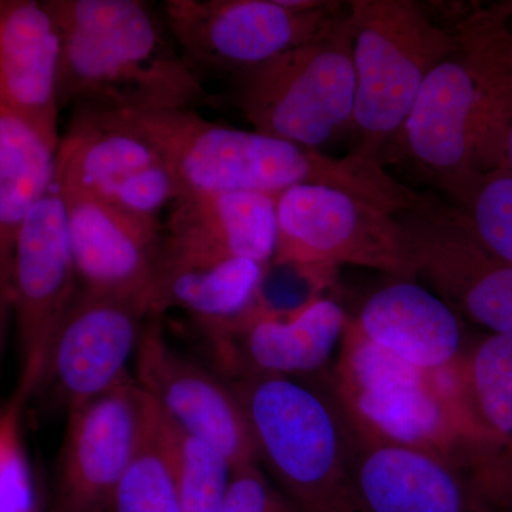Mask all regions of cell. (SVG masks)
<instances>
[{
  "label": "cell",
  "mask_w": 512,
  "mask_h": 512,
  "mask_svg": "<svg viewBox=\"0 0 512 512\" xmlns=\"http://www.w3.org/2000/svg\"><path fill=\"white\" fill-rule=\"evenodd\" d=\"M170 168L180 198L215 192L275 195L295 185H325L397 214L416 191L394 180L379 160L335 158L252 130L222 126L195 109L123 111ZM178 198V200H180Z\"/></svg>",
  "instance_id": "cell-1"
},
{
  "label": "cell",
  "mask_w": 512,
  "mask_h": 512,
  "mask_svg": "<svg viewBox=\"0 0 512 512\" xmlns=\"http://www.w3.org/2000/svg\"><path fill=\"white\" fill-rule=\"evenodd\" d=\"M60 35L59 106L195 109L208 100L163 13L143 0H46Z\"/></svg>",
  "instance_id": "cell-2"
},
{
  "label": "cell",
  "mask_w": 512,
  "mask_h": 512,
  "mask_svg": "<svg viewBox=\"0 0 512 512\" xmlns=\"http://www.w3.org/2000/svg\"><path fill=\"white\" fill-rule=\"evenodd\" d=\"M335 372V399L350 423L386 443L461 467L488 456L468 421L456 363L424 370L360 335L349 320Z\"/></svg>",
  "instance_id": "cell-3"
},
{
  "label": "cell",
  "mask_w": 512,
  "mask_h": 512,
  "mask_svg": "<svg viewBox=\"0 0 512 512\" xmlns=\"http://www.w3.org/2000/svg\"><path fill=\"white\" fill-rule=\"evenodd\" d=\"M272 483L301 512H362L353 488L345 423L333 400L284 376L228 382Z\"/></svg>",
  "instance_id": "cell-4"
},
{
  "label": "cell",
  "mask_w": 512,
  "mask_h": 512,
  "mask_svg": "<svg viewBox=\"0 0 512 512\" xmlns=\"http://www.w3.org/2000/svg\"><path fill=\"white\" fill-rule=\"evenodd\" d=\"M234 80L235 104L255 131L318 150L355 109L349 10L336 13L309 42Z\"/></svg>",
  "instance_id": "cell-5"
},
{
  "label": "cell",
  "mask_w": 512,
  "mask_h": 512,
  "mask_svg": "<svg viewBox=\"0 0 512 512\" xmlns=\"http://www.w3.org/2000/svg\"><path fill=\"white\" fill-rule=\"evenodd\" d=\"M356 73L353 123L357 153L380 161L389 138L402 127L431 70L457 55L453 30L440 28L410 0L349 3Z\"/></svg>",
  "instance_id": "cell-6"
},
{
  "label": "cell",
  "mask_w": 512,
  "mask_h": 512,
  "mask_svg": "<svg viewBox=\"0 0 512 512\" xmlns=\"http://www.w3.org/2000/svg\"><path fill=\"white\" fill-rule=\"evenodd\" d=\"M272 264L293 266L312 279L339 265L416 279L396 215L325 185H295L276 197Z\"/></svg>",
  "instance_id": "cell-7"
},
{
  "label": "cell",
  "mask_w": 512,
  "mask_h": 512,
  "mask_svg": "<svg viewBox=\"0 0 512 512\" xmlns=\"http://www.w3.org/2000/svg\"><path fill=\"white\" fill-rule=\"evenodd\" d=\"M63 192L97 198L146 220L180 198L170 168L123 111L74 107L57 148Z\"/></svg>",
  "instance_id": "cell-8"
},
{
  "label": "cell",
  "mask_w": 512,
  "mask_h": 512,
  "mask_svg": "<svg viewBox=\"0 0 512 512\" xmlns=\"http://www.w3.org/2000/svg\"><path fill=\"white\" fill-rule=\"evenodd\" d=\"M167 28L185 62L202 72L238 74L313 39L339 3L292 8L285 0H165Z\"/></svg>",
  "instance_id": "cell-9"
},
{
  "label": "cell",
  "mask_w": 512,
  "mask_h": 512,
  "mask_svg": "<svg viewBox=\"0 0 512 512\" xmlns=\"http://www.w3.org/2000/svg\"><path fill=\"white\" fill-rule=\"evenodd\" d=\"M79 291L66 204L55 177L20 229L13 256L12 312L20 355L16 386L30 396L45 380L53 342Z\"/></svg>",
  "instance_id": "cell-10"
},
{
  "label": "cell",
  "mask_w": 512,
  "mask_h": 512,
  "mask_svg": "<svg viewBox=\"0 0 512 512\" xmlns=\"http://www.w3.org/2000/svg\"><path fill=\"white\" fill-rule=\"evenodd\" d=\"M406 235L414 278L491 333L512 335V265L471 235L460 212L430 195L396 214Z\"/></svg>",
  "instance_id": "cell-11"
},
{
  "label": "cell",
  "mask_w": 512,
  "mask_h": 512,
  "mask_svg": "<svg viewBox=\"0 0 512 512\" xmlns=\"http://www.w3.org/2000/svg\"><path fill=\"white\" fill-rule=\"evenodd\" d=\"M133 363L138 389L168 419L220 451L232 470L259 466L247 417L231 384L173 348L158 316L148 319Z\"/></svg>",
  "instance_id": "cell-12"
},
{
  "label": "cell",
  "mask_w": 512,
  "mask_h": 512,
  "mask_svg": "<svg viewBox=\"0 0 512 512\" xmlns=\"http://www.w3.org/2000/svg\"><path fill=\"white\" fill-rule=\"evenodd\" d=\"M348 323L332 299L312 298L293 309H276L259 295L238 318L201 330L232 379L292 377L325 366Z\"/></svg>",
  "instance_id": "cell-13"
},
{
  "label": "cell",
  "mask_w": 512,
  "mask_h": 512,
  "mask_svg": "<svg viewBox=\"0 0 512 512\" xmlns=\"http://www.w3.org/2000/svg\"><path fill=\"white\" fill-rule=\"evenodd\" d=\"M150 306L80 288L53 342L43 383L66 412L134 380L130 373Z\"/></svg>",
  "instance_id": "cell-14"
},
{
  "label": "cell",
  "mask_w": 512,
  "mask_h": 512,
  "mask_svg": "<svg viewBox=\"0 0 512 512\" xmlns=\"http://www.w3.org/2000/svg\"><path fill=\"white\" fill-rule=\"evenodd\" d=\"M342 417L360 511L498 512L468 468L367 436Z\"/></svg>",
  "instance_id": "cell-15"
},
{
  "label": "cell",
  "mask_w": 512,
  "mask_h": 512,
  "mask_svg": "<svg viewBox=\"0 0 512 512\" xmlns=\"http://www.w3.org/2000/svg\"><path fill=\"white\" fill-rule=\"evenodd\" d=\"M146 433V394L136 382L67 412L56 498L73 512H107Z\"/></svg>",
  "instance_id": "cell-16"
},
{
  "label": "cell",
  "mask_w": 512,
  "mask_h": 512,
  "mask_svg": "<svg viewBox=\"0 0 512 512\" xmlns=\"http://www.w3.org/2000/svg\"><path fill=\"white\" fill-rule=\"evenodd\" d=\"M62 194L80 288L144 302L153 312L164 225L97 198Z\"/></svg>",
  "instance_id": "cell-17"
},
{
  "label": "cell",
  "mask_w": 512,
  "mask_h": 512,
  "mask_svg": "<svg viewBox=\"0 0 512 512\" xmlns=\"http://www.w3.org/2000/svg\"><path fill=\"white\" fill-rule=\"evenodd\" d=\"M477 106L476 84L457 53L431 70L394 136L402 156L446 194L478 171Z\"/></svg>",
  "instance_id": "cell-18"
},
{
  "label": "cell",
  "mask_w": 512,
  "mask_h": 512,
  "mask_svg": "<svg viewBox=\"0 0 512 512\" xmlns=\"http://www.w3.org/2000/svg\"><path fill=\"white\" fill-rule=\"evenodd\" d=\"M161 258L222 262L247 258L269 265L275 254L276 197L259 192H215L171 205Z\"/></svg>",
  "instance_id": "cell-19"
},
{
  "label": "cell",
  "mask_w": 512,
  "mask_h": 512,
  "mask_svg": "<svg viewBox=\"0 0 512 512\" xmlns=\"http://www.w3.org/2000/svg\"><path fill=\"white\" fill-rule=\"evenodd\" d=\"M60 35L45 2L0 0V104L59 148Z\"/></svg>",
  "instance_id": "cell-20"
},
{
  "label": "cell",
  "mask_w": 512,
  "mask_h": 512,
  "mask_svg": "<svg viewBox=\"0 0 512 512\" xmlns=\"http://www.w3.org/2000/svg\"><path fill=\"white\" fill-rule=\"evenodd\" d=\"M352 323L367 340L420 369H444L466 352L456 311L409 279L373 293Z\"/></svg>",
  "instance_id": "cell-21"
},
{
  "label": "cell",
  "mask_w": 512,
  "mask_h": 512,
  "mask_svg": "<svg viewBox=\"0 0 512 512\" xmlns=\"http://www.w3.org/2000/svg\"><path fill=\"white\" fill-rule=\"evenodd\" d=\"M476 84L478 170L512 174V29L504 8L477 10L453 30Z\"/></svg>",
  "instance_id": "cell-22"
},
{
  "label": "cell",
  "mask_w": 512,
  "mask_h": 512,
  "mask_svg": "<svg viewBox=\"0 0 512 512\" xmlns=\"http://www.w3.org/2000/svg\"><path fill=\"white\" fill-rule=\"evenodd\" d=\"M57 148L0 104V326L12 313L16 241L56 177Z\"/></svg>",
  "instance_id": "cell-23"
},
{
  "label": "cell",
  "mask_w": 512,
  "mask_h": 512,
  "mask_svg": "<svg viewBox=\"0 0 512 512\" xmlns=\"http://www.w3.org/2000/svg\"><path fill=\"white\" fill-rule=\"evenodd\" d=\"M268 265L247 258L188 262L161 258L153 296L154 316L178 309L204 326L242 315L261 295Z\"/></svg>",
  "instance_id": "cell-24"
},
{
  "label": "cell",
  "mask_w": 512,
  "mask_h": 512,
  "mask_svg": "<svg viewBox=\"0 0 512 512\" xmlns=\"http://www.w3.org/2000/svg\"><path fill=\"white\" fill-rule=\"evenodd\" d=\"M461 400L474 433L490 453L512 441V335L490 333L457 360Z\"/></svg>",
  "instance_id": "cell-25"
},
{
  "label": "cell",
  "mask_w": 512,
  "mask_h": 512,
  "mask_svg": "<svg viewBox=\"0 0 512 512\" xmlns=\"http://www.w3.org/2000/svg\"><path fill=\"white\" fill-rule=\"evenodd\" d=\"M151 434L173 481L183 512H218L232 467L220 451L168 419L146 396Z\"/></svg>",
  "instance_id": "cell-26"
},
{
  "label": "cell",
  "mask_w": 512,
  "mask_h": 512,
  "mask_svg": "<svg viewBox=\"0 0 512 512\" xmlns=\"http://www.w3.org/2000/svg\"><path fill=\"white\" fill-rule=\"evenodd\" d=\"M447 195L478 244L512 265V174L478 170Z\"/></svg>",
  "instance_id": "cell-27"
},
{
  "label": "cell",
  "mask_w": 512,
  "mask_h": 512,
  "mask_svg": "<svg viewBox=\"0 0 512 512\" xmlns=\"http://www.w3.org/2000/svg\"><path fill=\"white\" fill-rule=\"evenodd\" d=\"M30 394L16 386L0 407V512H37L35 477L23 437Z\"/></svg>",
  "instance_id": "cell-28"
},
{
  "label": "cell",
  "mask_w": 512,
  "mask_h": 512,
  "mask_svg": "<svg viewBox=\"0 0 512 512\" xmlns=\"http://www.w3.org/2000/svg\"><path fill=\"white\" fill-rule=\"evenodd\" d=\"M107 512H183L163 456L151 434L147 399L143 444L114 491Z\"/></svg>",
  "instance_id": "cell-29"
},
{
  "label": "cell",
  "mask_w": 512,
  "mask_h": 512,
  "mask_svg": "<svg viewBox=\"0 0 512 512\" xmlns=\"http://www.w3.org/2000/svg\"><path fill=\"white\" fill-rule=\"evenodd\" d=\"M218 512H301L261 467L232 471L231 483Z\"/></svg>",
  "instance_id": "cell-30"
},
{
  "label": "cell",
  "mask_w": 512,
  "mask_h": 512,
  "mask_svg": "<svg viewBox=\"0 0 512 512\" xmlns=\"http://www.w3.org/2000/svg\"><path fill=\"white\" fill-rule=\"evenodd\" d=\"M483 471L495 503L507 511L512 504V441L485 464Z\"/></svg>",
  "instance_id": "cell-31"
},
{
  "label": "cell",
  "mask_w": 512,
  "mask_h": 512,
  "mask_svg": "<svg viewBox=\"0 0 512 512\" xmlns=\"http://www.w3.org/2000/svg\"><path fill=\"white\" fill-rule=\"evenodd\" d=\"M47 512H73V511L70 510L69 507H66V505H64L62 503V501H59L56 498V500L53 501L52 507H50L49 510H47Z\"/></svg>",
  "instance_id": "cell-32"
},
{
  "label": "cell",
  "mask_w": 512,
  "mask_h": 512,
  "mask_svg": "<svg viewBox=\"0 0 512 512\" xmlns=\"http://www.w3.org/2000/svg\"><path fill=\"white\" fill-rule=\"evenodd\" d=\"M508 512H512V505H511V507H510V510H508Z\"/></svg>",
  "instance_id": "cell-33"
},
{
  "label": "cell",
  "mask_w": 512,
  "mask_h": 512,
  "mask_svg": "<svg viewBox=\"0 0 512 512\" xmlns=\"http://www.w3.org/2000/svg\"><path fill=\"white\" fill-rule=\"evenodd\" d=\"M0 330H2V326H0Z\"/></svg>",
  "instance_id": "cell-34"
}]
</instances>
